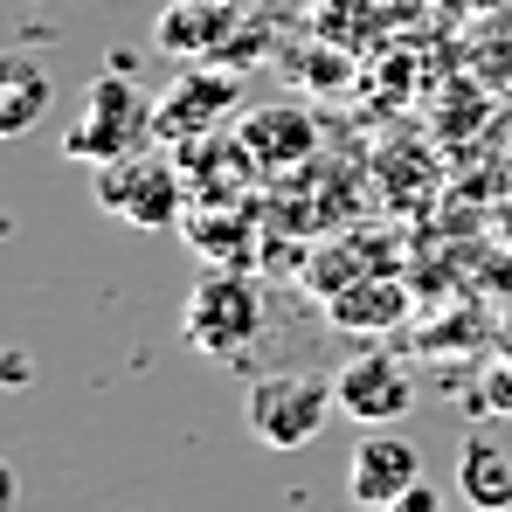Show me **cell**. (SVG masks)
<instances>
[{"mask_svg":"<svg viewBox=\"0 0 512 512\" xmlns=\"http://www.w3.org/2000/svg\"><path fill=\"white\" fill-rule=\"evenodd\" d=\"M333 409H340L333 374H263L243 395V429L263 450H305Z\"/></svg>","mask_w":512,"mask_h":512,"instance_id":"3","label":"cell"},{"mask_svg":"<svg viewBox=\"0 0 512 512\" xmlns=\"http://www.w3.org/2000/svg\"><path fill=\"white\" fill-rule=\"evenodd\" d=\"M236 35H243V7L236 0H173L153 21V42L173 63H222Z\"/></svg>","mask_w":512,"mask_h":512,"instance_id":"8","label":"cell"},{"mask_svg":"<svg viewBox=\"0 0 512 512\" xmlns=\"http://www.w3.org/2000/svg\"><path fill=\"white\" fill-rule=\"evenodd\" d=\"M104 7H125V0H104Z\"/></svg>","mask_w":512,"mask_h":512,"instance_id":"15","label":"cell"},{"mask_svg":"<svg viewBox=\"0 0 512 512\" xmlns=\"http://www.w3.org/2000/svg\"><path fill=\"white\" fill-rule=\"evenodd\" d=\"M49 70L35 63V56H0V132L7 139H21V132H35L42 125V111H49Z\"/></svg>","mask_w":512,"mask_h":512,"instance_id":"11","label":"cell"},{"mask_svg":"<svg viewBox=\"0 0 512 512\" xmlns=\"http://www.w3.org/2000/svg\"><path fill=\"white\" fill-rule=\"evenodd\" d=\"M236 7H243V0H236Z\"/></svg>","mask_w":512,"mask_h":512,"instance_id":"16","label":"cell"},{"mask_svg":"<svg viewBox=\"0 0 512 512\" xmlns=\"http://www.w3.org/2000/svg\"><path fill=\"white\" fill-rule=\"evenodd\" d=\"M243 97V70L222 63H187L167 84V97L153 104V139H187V132H215L222 111H236Z\"/></svg>","mask_w":512,"mask_h":512,"instance_id":"7","label":"cell"},{"mask_svg":"<svg viewBox=\"0 0 512 512\" xmlns=\"http://www.w3.org/2000/svg\"><path fill=\"white\" fill-rule=\"evenodd\" d=\"M395 312H402V291H388V284H374V298H367V305H333V319H374V326H388V319H395Z\"/></svg>","mask_w":512,"mask_h":512,"instance_id":"12","label":"cell"},{"mask_svg":"<svg viewBox=\"0 0 512 512\" xmlns=\"http://www.w3.org/2000/svg\"><path fill=\"white\" fill-rule=\"evenodd\" d=\"M90 194H97V208L125 215L146 236L173 229V215H180V173L167 160H139V153L111 160V167H90Z\"/></svg>","mask_w":512,"mask_h":512,"instance_id":"4","label":"cell"},{"mask_svg":"<svg viewBox=\"0 0 512 512\" xmlns=\"http://www.w3.org/2000/svg\"><path fill=\"white\" fill-rule=\"evenodd\" d=\"M381 512H443V492L436 485H416V492H402L395 506H381Z\"/></svg>","mask_w":512,"mask_h":512,"instance_id":"14","label":"cell"},{"mask_svg":"<svg viewBox=\"0 0 512 512\" xmlns=\"http://www.w3.org/2000/svg\"><path fill=\"white\" fill-rule=\"evenodd\" d=\"M457 499L471 512H512V450L492 436H471L457 450Z\"/></svg>","mask_w":512,"mask_h":512,"instance_id":"10","label":"cell"},{"mask_svg":"<svg viewBox=\"0 0 512 512\" xmlns=\"http://www.w3.org/2000/svg\"><path fill=\"white\" fill-rule=\"evenodd\" d=\"M333 395H340V416H353L360 429H395L416 409V381H409L402 360L381 353V346H367V353H353L346 367H333Z\"/></svg>","mask_w":512,"mask_h":512,"instance_id":"5","label":"cell"},{"mask_svg":"<svg viewBox=\"0 0 512 512\" xmlns=\"http://www.w3.org/2000/svg\"><path fill=\"white\" fill-rule=\"evenodd\" d=\"M478 409H512V367H492V381L478 388Z\"/></svg>","mask_w":512,"mask_h":512,"instance_id":"13","label":"cell"},{"mask_svg":"<svg viewBox=\"0 0 512 512\" xmlns=\"http://www.w3.org/2000/svg\"><path fill=\"white\" fill-rule=\"evenodd\" d=\"M423 485V450L402 436V429H367L360 443H353V457H346V492H353V506L381 512L395 506L402 492H416Z\"/></svg>","mask_w":512,"mask_h":512,"instance_id":"6","label":"cell"},{"mask_svg":"<svg viewBox=\"0 0 512 512\" xmlns=\"http://www.w3.org/2000/svg\"><path fill=\"white\" fill-rule=\"evenodd\" d=\"M180 333L201 360H243L263 333V291L243 270H201L180 305Z\"/></svg>","mask_w":512,"mask_h":512,"instance_id":"2","label":"cell"},{"mask_svg":"<svg viewBox=\"0 0 512 512\" xmlns=\"http://www.w3.org/2000/svg\"><path fill=\"white\" fill-rule=\"evenodd\" d=\"M146 139H153V97L132 84L125 70L90 77L84 111L63 125V153H70L77 167H111V160H132Z\"/></svg>","mask_w":512,"mask_h":512,"instance_id":"1","label":"cell"},{"mask_svg":"<svg viewBox=\"0 0 512 512\" xmlns=\"http://www.w3.org/2000/svg\"><path fill=\"white\" fill-rule=\"evenodd\" d=\"M236 146L256 173H291L319 153V118L305 104H256L236 125Z\"/></svg>","mask_w":512,"mask_h":512,"instance_id":"9","label":"cell"}]
</instances>
